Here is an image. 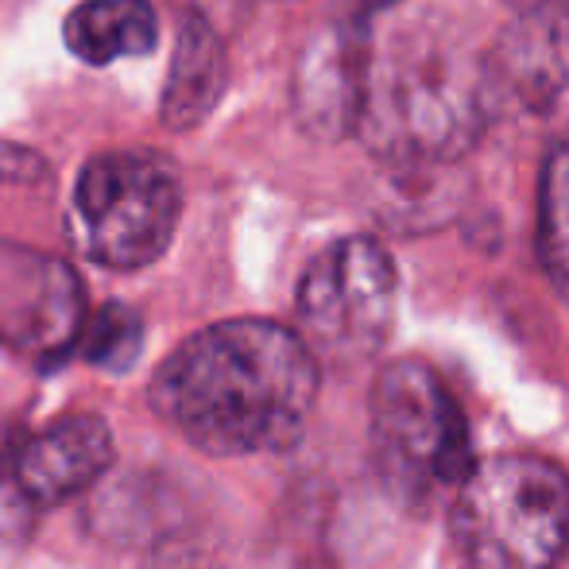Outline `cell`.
I'll use <instances>...</instances> for the list:
<instances>
[{
	"mask_svg": "<svg viewBox=\"0 0 569 569\" xmlns=\"http://www.w3.org/2000/svg\"><path fill=\"white\" fill-rule=\"evenodd\" d=\"M322 365L291 326L232 318L182 341L151 380V407L213 457L291 450L318 403Z\"/></svg>",
	"mask_w": 569,
	"mask_h": 569,
	"instance_id": "obj_1",
	"label": "cell"
},
{
	"mask_svg": "<svg viewBox=\"0 0 569 569\" xmlns=\"http://www.w3.org/2000/svg\"><path fill=\"white\" fill-rule=\"evenodd\" d=\"M492 117L485 51L446 23L419 16L368 59L357 132L396 171H438L477 148Z\"/></svg>",
	"mask_w": 569,
	"mask_h": 569,
	"instance_id": "obj_2",
	"label": "cell"
},
{
	"mask_svg": "<svg viewBox=\"0 0 569 569\" xmlns=\"http://www.w3.org/2000/svg\"><path fill=\"white\" fill-rule=\"evenodd\" d=\"M450 535L469 569H558L569 550V472L539 453L472 461Z\"/></svg>",
	"mask_w": 569,
	"mask_h": 569,
	"instance_id": "obj_3",
	"label": "cell"
},
{
	"mask_svg": "<svg viewBox=\"0 0 569 569\" xmlns=\"http://www.w3.org/2000/svg\"><path fill=\"white\" fill-rule=\"evenodd\" d=\"M372 457L403 503H430L472 469V435L446 380L419 357L391 360L372 383Z\"/></svg>",
	"mask_w": 569,
	"mask_h": 569,
	"instance_id": "obj_4",
	"label": "cell"
},
{
	"mask_svg": "<svg viewBox=\"0 0 569 569\" xmlns=\"http://www.w3.org/2000/svg\"><path fill=\"white\" fill-rule=\"evenodd\" d=\"M182 213L179 171L159 151H101L74 187V232L90 260L140 271L167 252Z\"/></svg>",
	"mask_w": 569,
	"mask_h": 569,
	"instance_id": "obj_5",
	"label": "cell"
},
{
	"mask_svg": "<svg viewBox=\"0 0 569 569\" xmlns=\"http://www.w3.org/2000/svg\"><path fill=\"white\" fill-rule=\"evenodd\" d=\"M396 263L372 237L333 240L299 283V338L318 365H360L383 349L396 326Z\"/></svg>",
	"mask_w": 569,
	"mask_h": 569,
	"instance_id": "obj_6",
	"label": "cell"
},
{
	"mask_svg": "<svg viewBox=\"0 0 569 569\" xmlns=\"http://www.w3.org/2000/svg\"><path fill=\"white\" fill-rule=\"evenodd\" d=\"M492 113L569 120V4L527 8L485 54Z\"/></svg>",
	"mask_w": 569,
	"mask_h": 569,
	"instance_id": "obj_7",
	"label": "cell"
},
{
	"mask_svg": "<svg viewBox=\"0 0 569 569\" xmlns=\"http://www.w3.org/2000/svg\"><path fill=\"white\" fill-rule=\"evenodd\" d=\"M82 326V287L67 263L0 244V341L28 352L62 349Z\"/></svg>",
	"mask_w": 569,
	"mask_h": 569,
	"instance_id": "obj_8",
	"label": "cell"
},
{
	"mask_svg": "<svg viewBox=\"0 0 569 569\" xmlns=\"http://www.w3.org/2000/svg\"><path fill=\"white\" fill-rule=\"evenodd\" d=\"M368 43L360 23H330L315 31L295 67V117L318 140H341L357 132L368 82Z\"/></svg>",
	"mask_w": 569,
	"mask_h": 569,
	"instance_id": "obj_9",
	"label": "cell"
},
{
	"mask_svg": "<svg viewBox=\"0 0 569 569\" xmlns=\"http://www.w3.org/2000/svg\"><path fill=\"white\" fill-rule=\"evenodd\" d=\"M113 465V435L98 415H67L39 430L16 457V485L39 508H54L106 477Z\"/></svg>",
	"mask_w": 569,
	"mask_h": 569,
	"instance_id": "obj_10",
	"label": "cell"
},
{
	"mask_svg": "<svg viewBox=\"0 0 569 569\" xmlns=\"http://www.w3.org/2000/svg\"><path fill=\"white\" fill-rule=\"evenodd\" d=\"M226 86H229V59L221 36L213 31V23L206 16L182 12L179 31H174V54H171V70H167L159 120L171 132H190V128H198L218 109Z\"/></svg>",
	"mask_w": 569,
	"mask_h": 569,
	"instance_id": "obj_11",
	"label": "cell"
},
{
	"mask_svg": "<svg viewBox=\"0 0 569 569\" xmlns=\"http://www.w3.org/2000/svg\"><path fill=\"white\" fill-rule=\"evenodd\" d=\"M62 39L74 59L109 67L156 51L159 20L151 0H82L62 23Z\"/></svg>",
	"mask_w": 569,
	"mask_h": 569,
	"instance_id": "obj_12",
	"label": "cell"
},
{
	"mask_svg": "<svg viewBox=\"0 0 569 569\" xmlns=\"http://www.w3.org/2000/svg\"><path fill=\"white\" fill-rule=\"evenodd\" d=\"M539 260L569 307V132L550 148L539 182Z\"/></svg>",
	"mask_w": 569,
	"mask_h": 569,
	"instance_id": "obj_13",
	"label": "cell"
},
{
	"mask_svg": "<svg viewBox=\"0 0 569 569\" xmlns=\"http://www.w3.org/2000/svg\"><path fill=\"white\" fill-rule=\"evenodd\" d=\"M136 349H140V322H136V315L124 307H109L98 318V326H93V345H90L93 365H106V368L132 365Z\"/></svg>",
	"mask_w": 569,
	"mask_h": 569,
	"instance_id": "obj_14",
	"label": "cell"
},
{
	"mask_svg": "<svg viewBox=\"0 0 569 569\" xmlns=\"http://www.w3.org/2000/svg\"><path fill=\"white\" fill-rule=\"evenodd\" d=\"M511 4H516L519 12H527V8H555V4H569V0H511Z\"/></svg>",
	"mask_w": 569,
	"mask_h": 569,
	"instance_id": "obj_15",
	"label": "cell"
},
{
	"mask_svg": "<svg viewBox=\"0 0 569 569\" xmlns=\"http://www.w3.org/2000/svg\"><path fill=\"white\" fill-rule=\"evenodd\" d=\"M383 4H391V0H365V8H383Z\"/></svg>",
	"mask_w": 569,
	"mask_h": 569,
	"instance_id": "obj_16",
	"label": "cell"
}]
</instances>
